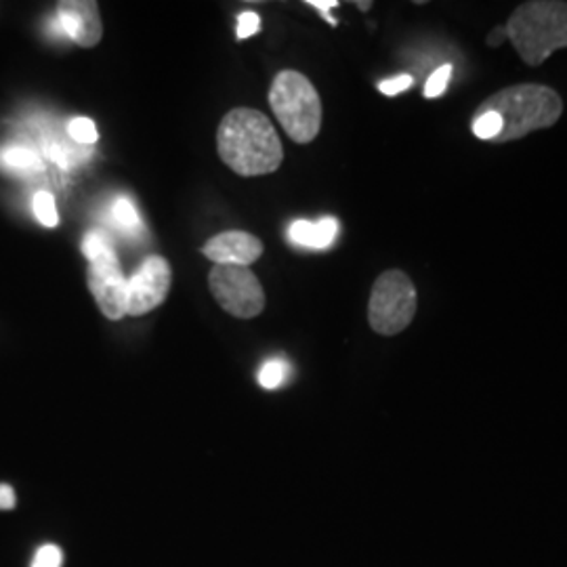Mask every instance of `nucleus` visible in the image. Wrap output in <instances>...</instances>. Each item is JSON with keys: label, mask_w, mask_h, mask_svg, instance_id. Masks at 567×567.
I'll return each mask as SVG.
<instances>
[{"label": "nucleus", "mask_w": 567, "mask_h": 567, "mask_svg": "<svg viewBox=\"0 0 567 567\" xmlns=\"http://www.w3.org/2000/svg\"><path fill=\"white\" fill-rule=\"evenodd\" d=\"M217 150L240 177H261L282 166L284 147L276 126L252 107H236L225 114L217 131Z\"/></svg>", "instance_id": "1"}, {"label": "nucleus", "mask_w": 567, "mask_h": 567, "mask_svg": "<svg viewBox=\"0 0 567 567\" xmlns=\"http://www.w3.org/2000/svg\"><path fill=\"white\" fill-rule=\"evenodd\" d=\"M477 110L501 116L503 131L494 143H507L553 126L564 112V102L545 84H515L487 97Z\"/></svg>", "instance_id": "2"}, {"label": "nucleus", "mask_w": 567, "mask_h": 567, "mask_svg": "<svg viewBox=\"0 0 567 567\" xmlns=\"http://www.w3.org/2000/svg\"><path fill=\"white\" fill-rule=\"evenodd\" d=\"M508 41L527 65L536 68L567 49V2L532 0L519 4L507 21Z\"/></svg>", "instance_id": "3"}, {"label": "nucleus", "mask_w": 567, "mask_h": 567, "mask_svg": "<svg viewBox=\"0 0 567 567\" xmlns=\"http://www.w3.org/2000/svg\"><path fill=\"white\" fill-rule=\"evenodd\" d=\"M269 105L295 143H311L322 128V102L301 72L284 70L269 89Z\"/></svg>", "instance_id": "4"}, {"label": "nucleus", "mask_w": 567, "mask_h": 567, "mask_svg": "<svg viewBox=\"0 0 567 567\" xmlns=\"http://www.w3.org/2000/svg\"><path fill=\"white\" fill-rule=\"evenodd\" d=\"M419 307L416 288L400 269H391L377 278L368 303V322L377 334L393 337L412 324Z\"/></svg>", "instance_id": "5"}, {"label": "nucleus", "mask_w": 567, "mask_h": 567, "mask_svg": "<svg viewBox=\"0 0 567 567\" xmlns=\"http://www.w3.org/2000/svg\"><path fill=\"white\" fill-rule=\"evenodd\" d=\"M208 286L217 303L234 318L250 320L265 309L264 286L248 267L215 265L208 274Z\"/></svg>", "instance_id": "6"}, {"label": "nucleus", "mask_w": 567, "mask_h": 567, "mask_svg": "<svg viewBox=\"0 0 567 567\" xmlns=\"http://www.w3.org/2000/svg\"><path fill=\"white\" fill-rule=\"evenodd\" d=\"M86 286L107 320L118 322L126 316L128 278L124 276L121 261L114 250L89 261Z\"/></svg>", "instance_id": "7"}, {"label": "nucleus", "mask_w": 567, "mask_h": 567, "mask_svg": "<svg viewBox=\"0 0 567 567\" xmlns=\"http://www.w3.org/2000/svg\"><path fill=\"white\" fill-rule=\"evenodd\" d=\"M173 282L171 265L158 255L143 259L140 269L128 278V305L126 316L140 318L166 301Z\"/></svg>", "instance_id": "8"}, {"label": "nucleus", "mask_w": 567, "mask_h": 567, "mask_svg": "<svg viewBox=\"0 0 567 567\" xmlns=\"http://www.w3.org/2000/svg\"><path fill=\"white\" fill-rule=\"evenodd\" d=\"M61 30L79 47L91 49L103 37L100 4L95 0H63L58 4Z\"/></svg>", "instance_id": "9"}, {"label": "nucleus", "mask_w": 567, "mask_h": 567, "mask_svg": "<svg viewBox=\"0 0 567 567\" xmlns=\"http://www.w3.org/2000/svg\"><path fill=\"white\" fill-rule=\"evenodd\" d=\"M264 243L248 231H221L203 246V255L215 265L250 267L264 255Z\"/></svg>", "instance_id": "10"}, {"label": "nucleus", "mask_w": 567, "mask_h": 567, "mask_svg": "<svg viewBox=\"0 0 567 567\" xmlns=\"http://www.w3.org/2000/svg\"><path fill=\"white\" fill-rule=\"evenodd\" d=\"M339 236V221L334 217H324L318 224L311 221H295L288 229V238L297 246L322 250L332 246Z\"/></svg>", "instance_id": "11"}, {"label": "nucleus", "mask_w": 567, "mask_h": 567, "mask_svg": "<svg viewBox=\"0 0 567 567\" xmlns=\"http://www.w3.org/2000/svg\"><path fill=\"white\" fill-rule=\"evenodd\" d=\"M290 374H292V365L288 364L286 360H278V358H276V360H267V362L261 365L257 381H259V385L267 389V391H276V389H280V386L288 383Z\"/></svg>", "instance_id": "12"}, {"label": "nucleus", "mask_w": 567, "mask_h": 567, "mask_svg": "<svg viewBox=\"0 0 567 567\" xmlns=\"http://www.w3.org/2000/svg\"><path fill=\"white\" fill-rule=\"evenodd\" d=\"M0 163L4 164L7 168L20 171V173H30V171H39L41 168L39 156L32 150L20 147V145L2 150L0 152Z\"/></svg>", "instance_id": "13"}, {"label": "nucleus", "mask_w": 567, "mask_h": 567, "mask_svg": "<svg viewBox=\"0 0 567 567\" xmlns=\"http://www.w3.org/2000/svg\"><path fill=\"white\" fill-rule=\"evenodd\" d=\"M471 128L475 133L477 140H484V142H496L501 131H503V121L498 114L494 112H484V110H477L473 122H471Z\"/></svg>", "instance_id": "14"}, {"label": "nucleus", "mask_w": 567, "mask_h": 567, "mask_svg": "<svg viewBox=\"0 0 567 567\" xmlns=\"http://www.w3.org/2000/svg\"><path fill=\"white\" fill-rule=\"evenodd\" d=\"M32 206H34L37 219H39L44 227L53 229V227L60 225V213H58V204H55L53 194L39 192V194L34 196V204H32Z\"/></svg>", "instance_id": "15"}, {"label": "nucleus", "mask_w": 567, "mask_h": 567, "mask_svg": "<svg viewBox=\"0 0 567 567\" xmlns=\"http://www.w3.org/2000/svg\"><path fill=\"white\" fill-rule=\"evenodd\" d=\"M68 133L74 142H79L81 145H93L100 140L97 126L91 118H74L68 126Z\"/></svg>", "instance_id": "16"}, {"label": "nucleus", "mask_w": 567, "mask_h": 567, "mask_svg": "<svg viewBox=\"0 0 567 567\" xmlns=\"http://www.w3.org/2000/svg\"><path fill=\"white\" fill-rule=\"evenodd\" d=\"M452 72H454L452 63H446V65L437 68V70L429 76V81H426L425 84L426 100H435V97H442V95H444V91H446L447 84H450V79H452Z\"/></svg>", "instance_id": "17"}, {"label": "nucleus", "mask_w": 567, "mask_h": 567, "mask_svg": "<svg viewBox=\"0 0 567 567\" xmlns=\"http://www.w3.org/2000/svg\"><path fill=\"white\" fill-rule=\"evenodd\" d=\"M110 250H114L112 248V244L107 243V238L103 236L102 231H89L86 236H84V240H82V252H84V257L89 259V261H93V259H97V257H102L105 252H110Z\"/></svg>", "instance_id": "18"}, {"label": "nucleus", "mask_w": 567, "mask_h": 567, "mask_svg": "<svg viewBox=\"0 0 567 567\" xmlns=\"http://www.w3.org/2000/svg\"><path fill=\"white\" fill-rule=\"evenodd\" d=\"M112 213H114V219H116L118 224L124 225V227H137V225H140L137 208H135V204L131 203L128 198H118V200L114 203Z\"/></svg>", "instance_id": "19"}, {"label": "nucleus", "mask_w": 567, "mask_h": 567, "mask_svg": "<svg viewBox=\"0 0 567 567\" xmlns=\"http://www.w3.org/2000/svg\"><path fill=\"white\" fill-rule=\"evenodd\" d=\"M63 564V553L58 545H44L37 550L32 567H61Z\"/></svg>", "instance_id": "20"}, {"label": "nucleus", "mask_w": 567, "mask_h": 567, "mask_svg": "<svg viewBox=\"0 0 567 567\" xmlns=\"http://www.w3.org/2000/svg\"><path fill=\"white\" fill-rule=\"evenodd\" d=\"M412 84H414V79L410 74H400V76H393V79L379 82V91L386 95V97H395V95L408 91Z\"/></svg>", "instance_id": "21"}, {"label": "nucleus", "mask_w": 567, "mask_h": 567, "mask_svg": "<svg viewBox=\"0 0 567 567\" xmlns=\"http://www.w3.org/2000/svg\"><path fill=\"white\" fill-rule=\"evenodd\" d=\"M259 30H261V18L257 13L246 11V13L238 18V39L240 41L255 37Z\"/></svg>", "instance_id": "22"}, {"label": "nucleus", "mask_w": 567, "mask_h": 567, "mask_svg": "<svg viewBox=\"0 0 567 567\" xmlns=\"http://www.w3.org/2000/svg\"><path fill=\"white\" fill-rule=\"evenodd\" d=\"M16 489L7 484H0V511L16 508Z\"/></svg>", "instance_id": "23"}, {"label": "nucleus", "mask_w": 567, "mask_h": 567, "mask_svg": "<svg viewBox=\"0 0 567 567\" xmlns=\"http://www.w3.org/2000/svg\"><path fill=\"white\" fill-rule=\"evenodd\" d=\"M307 4H311L313 9H318L320 13H324L326 20L330 21L332 25H337V20H334V18H330V9L339 7V2H337V0H309Z\"/></svg>", "instance_id": "24"}, {"label": "nucleus", "mask_w": 567, "mask_h": 567, "mask_svg": "<svg viewBox=\"0 0 567 567\" xmlns=\"http://www.w3.org/2000/svg\"><path fill=\"white\" fill-rule=\"evenodd\" d=\"M507 25H498V28H494V30L489 32V37H487V44H489V47H501V44L507 41Z\"/></svg>", "instance_id": "25"}, {"label": "nucleus", "mask_w": 567, "mask_h": 567, "mask_svg": "<svg viewBox=\"0 0 567 567\" xmlns=\"http://www.w3.org/2000/svg\"><path fill=\"white\" fill-rule=\"evenodd\" d=\"M358 7H360V9H368V7H370V2H358Z\"/></svg>", "instance_id": "26"}]
</instances>
